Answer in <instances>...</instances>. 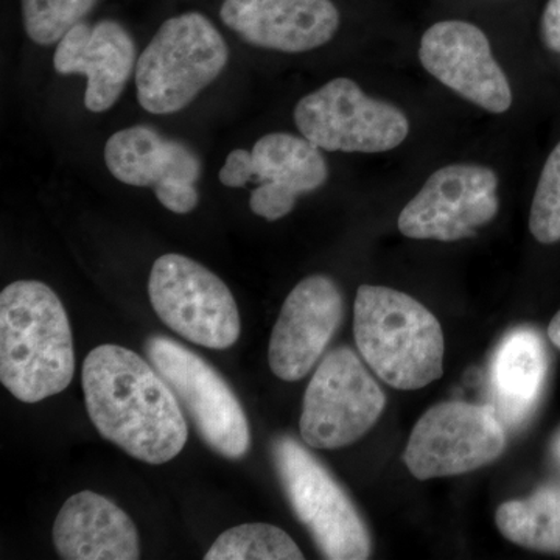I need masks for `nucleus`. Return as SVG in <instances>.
Returning a JSON list of instances; mask_svg holds the SVG:
<instances>
[{"mask_svg": "<svg viewBox=\"0 0 560 560\" xmlns=\"http://www.w3.org/2000/svg\"><path fill=\"white\" fill-rule=\"evenodd\" d=\"M81 383L91 422L106 441L153 466L183 452L189 429L178 397L138 353L117 345L92 349Z\"/></svg>", "mask_w": 560, "mask_h": 560, "instance_id": "1", "label": "nucleus"}, {"mask_svg": "<svg viewBox=\"0 0 560 560\" xmlns=\"http://www.w3.org/2000/svg\"><path fill=\"white\" fill-rule=\"evenodd\" d=\"M75 374L65 305L39 280H18L0 293V382L24 404L62 393Z\"/></svg>", "mask_w": 560, "mask_h": 560, "instance_id": "2", "label": "nucleus"}, {"mask_svg": "<svg viewBox=\"0 0 560 560\" xmlns=\"http://www.w3.org/2000/svg\"><path fill=\"white\" fill-rule=\"evenodd\" d=\"M353 313L357 348L383 382L415 390L441 377L445 345L440 320L410 294L361 285Z\"/></svg>", "mask_w": 560, "mask_h": 560, "instance_id": "3", "label": "nucleus"}, {"mask_svg": "<svg viewBox=\"0 0 560 560\" xmlns=\"http://www.w3.org/2000/svg\"><path fill=\"white\" fill-rule=\"evenodd\" d=\"M230 60L226 40L200 13H186L161 25L136 65L138 101L158 116L189 106L219 79Z\"/></svg>", "mask_w": 560, "mask_h": 560, "instance_id": "4", "label": "nucleus"}, {"mask_svg": "<svg viewBox=\"0 0 560 560\" xmlns=\"http://www.w3.org/2000/svg\"><path fill=\"white\" fill-rule=\"evenodd\" d=\"M149 294L162 323L184 340L224 350L241 337V313L231 290L189 257L164 254L154 261Z\"/></svg>", "mask_w": 560, "mask_h": 560, "instance_id": "5", "label": "nucleus"}, {"mask_svg": "<svg viewBox=\"0 0 560 560\" xmlns=\"http://www.w3.org/2000/svg\"><path fill=\"white\" fill-rule=\"evenodd\" d=\"M272 455L291 508L311 530L324 558H370L371 540L366 526L326 467L300 442L287 436L275 441Z\"/></svg>", "mask_w": 560, "mask_h": 560, "instance_id": "6", "label": "nucleus"}, {"mask_svg": "<svg viewBox=\"0 0 560 560\" xmlns=\"http://www.w3.org/2000/svg\"><path fill=\"white\" fill-rule=\"evenodd\" d=\"M385 394L355 352L337 348L313 374L302 405L301 436L319 451L363 438L385 410Z\"/></svg>", "mask_w": 560, "mask_h": 560, "instance_id": "7", "label": "nucleus"}, {"mask_svg": "<svg viewBox=\"0 0 560 560\" xmlns=\"http://www.w3.org/2000/svg\"><path fill=\"white\" fill-rule=\"evenodd\" d=\"M145 352L189 412L202 441L224 458H243L250 445L248 419L219 372L198 353L162 335L147 340Z\"/></svg>", "mask_w": 560, "mask_h": 560, "instance_id": "8", "label": "nucleus"}, {"mask_svg": "<svg viewBox=\"0 0 560 560\" xmlns=\"http://www.w3.org/2000/svg\"><path fill=\"white\" fill-rule=\"evenodd\" d=\"M294 121L320 150L345 153H383L397 149L410 135L405 113L368 97L355 81L342 77L301 98Z\"/></svg>", "mask_w": 560, "mask_h": 560, "instance_id": "9", "label": "nucleus"}, {"mask_svg": "<svg viewBox=\"0 0 560 560\" xmlns=\"http://www.w3.org/2000/svg\"><path fill=\"white\" fill-rule=\"evenodd\" d=\"M504 447L506 425L492 405L445 401L418 420L404 460L418 480H431L480 469Z\"/></svg>", "mask_w": 560, "mask_h": 560, "instance_id": "10", "label": "nucleus"}, {"mask_svg": "<svg viewBox=\"0 0 560 560\" xmlns=\"http://www.w3.org/2000/svg\"><path fill=\"white\" fill-rule=\"evenodd\" d=\"M499 178L482 165L440 168L399 215L397 226L416 241L458 242L477 234L499 212Z\"/></svg>", "mask_w": 560, "mask_h": 560, "instance_id": "11", "label": "nucleus"}, {"mask_svg": "<svg viewBox=\"0 0 560 560\" xmlns=\"http://www.w3.org/2000/svg\"><path fill=\"white\" fill-rule=\"evenodd\" d=\"M419 60L434 79L474 105L492 114L510 110V81L477 25L464 21L431 25L420 39Z\"/></svg>", "mask_w": 560, "mask_h": 560, "instance_id": "12", "label": "nucleus"}, {"mask_svg": "<svg viewBox=\"0 0 560 560\" xmlns=\"http://www.w3.org/2000/svg\"><path fill=\"white\" fill-rule=\"evenodd\" d=\"M345 312L341 291L326 276L305 278L291 290L276 320L268 363L280 381L298 382L318 363Z\"/></svg>", "mask_w": 560, "mask_h": 560, "instance_id": "13", "label": "nucleus"}, {"mask_svg": "<svg viewBox=\"0 0 560 560\" xmlns=\"http://www.w3.org/2000/svg\"><path fill=\"white\" fill-rule=\"evenodd\" d=\"M220 16L250 46L285 54L318 49L340 27L330 0H224Z\"/></svg>", "mask_w": 560, "mask_h": 560, "instance_id": "14", "label": "nucleus"}, {"mask_svg": "<svg viewBox=\"0 0 560 560\" xmlns=\"http://www.w3.org/2000/svg\"><path fill=\"white\" fill-rule=\"evenodd\" d=\"M136 65V47L130 33L116 21L77 24L58 43L55 70L61 75L83 73L88 79L84 106L103 113L119 101Z\"/></svg>", "mask_w": 560, "mask_h": 560, "instance_id": "15", "label": "nucleus"}, {"mask_svg": "<svg viewBox=\"0 0 560 560\" xmlns=\"http://www.w3.org/2000/svg\"><path fill=\"white\" fill-rule=\"evenodd\" d=\"M250 153L259 183L250 194V210L268 221L289 215L298 197L318 190L329 178L319 147L304 136L271 132Z\"/></svg>", "mask_w": 560, "mask_h": 560, "instance_id": "16", "label": "nucleus"}, {"mask_svg": "<svg viewBox=\"0 0 560 560\" xmlns=\"http://www.w3.org/2000/svg\"><path fill=\"white\" fill-rule=\"evenodd\" d=\"M54 544L66 560H136L139 533L130 515L101 493L83 490L58 512Z\"/></svg>", "mask_w": 560, "mask_h": 560, "instance_id": "17", "label": "nucleus"}, {"mask_svg": "<svg viewBox=\"0 0 560 560\" xmlns=\"http://www.w3.org/2000/svg\"><path fill=\"white\" fill-rule=\"evenodd\" d=\"M547 374V349L536 330L517 329L504 337L490 363L492 407L504 425L517 429L529 419Z\"/></svg>", "mask_w": 560, "mask_h": 560, "instance_id": "18", "label": "nucleus"}, {"mask_svg": "<svg viewBox=\"0 0 560 560\" xmlns=\"http://www.w3.org/2000/svg\"><path fill=\"white\" fill-rule=\"evenodd\" d=\"M105 162L114 178L135 187H154L162 180L195 184L201 175L194 151L149 127L125 128L110 136Z\"/></svg>", "mask_w": 560, "mask_h": 560, "instance_id": "19", "label": "nucleus"}, {"mask_svg": "<svg viewBox=\"0 0 560 560\" xmlns=\"http://www.w3.org/2000/svg\"><path fill=\"white\" fill-rule=\"evenodd\" d=\"M495 521L501 534L521 547L560 552V486H544L528 499L501 504Z\"/></svg>", "mask_w": 560, "mask_h": 560, "instance_id": "20", "label": "nucleus"}, {"mask_svg": "<svg viewBox=\"0 0 560 560\" xmlns=\"http://www.w3.org/2000/svg\"><path fill=\"white\" fill-rule=\"evenodd\" d=\"M206 560H301V548L285 530L267 523H248L224 530Z\"/></svg>", "mask_w": 560, "mask_h": 560, "instance_id": "21", "label": "nucleus"}, {"mask_svg": "<svg viewBox=\"0 0 560 560\" xmlns=\"http://www.w3.org/2000/svg\"><path fill=\"white\" fill-rule=\"evenodd\" d=\"M97 0H22L25 32L38 46L60 43L80 24Z\"/></svg>", "mask_w": 560, "mask_h": 560, "instance_id": "22", "label": "nucleus"}, {"mask_svg": "<svg viewBox=\"0 0 560 560\" xmlns=\"http://www.w3.org/2000/svg\"><path fill=\"white\" fill-rule=\"evenodd\" d=\"M529 231L537 242H560V142L551 151L534 194Z\"/></svg>", "mask_w": 560, "mask_h": 560, "instance_id": "23", "label": "nucleus"}, {"mask_svg": "<svg viewBox=\"0 0 560 560\" xmlns=\"http://www.w3.org/2000/svg\"><path fill=\"white\" fill-rule=\"evenodd\" d=\"M154 194L164 208L179 215L191 212L200 200L195 184L184 183V180H162L154 186Z\"/></svg>", "mask_w": 560, "mask_h": 560, "instance_id": "24", "label": "nucleus"}, {"mask_svg": "<svg viewBox=\"0 0 560 560\" xmlns=\"http://www.w3.org/2000/svg\"><path fill=\"white\" fill-rule=\"evenodd\" d=\"M219 179L223 186L234 187V189L246 186L250 180H256L253 153L246 150L231 151L221 167Z\"/></svg>", "mask_w": 560, "mask_h": 560, "instance_id": "25", "label": "nucleus"}, {"mask_svg": "<svg viewBox=\"0 0 560 560\" xmlns=\"http://www.w3.org/2000/svg\"><path fill=\"white\" fill-rule=\"evenodd\" d=\"M540 36L547 49L560 54V0H550L540 22Z\"/></svg>", "mask_w": 560, "mask_h": 560, "instance_id": "26", "label": "nucleus"}, {"mask_svg": "<svg viewBox=\"0 0 560 560\" xmlns=\"http://www.w3.org/2000/svg\"><path fill=\"white\" fill-rule=\"evenodd\" d=\"M548 338L556 348L560 349V311L558 315L552 318L550 327H548Z\"/></svg>", "mask_w": 560, "mask_h": 560, "instance_id": "27", "label": "nucleus"}, {"mask_svg": "<svg viewBox=\"0 0 560 560\" xmlns=\"http://www.w3.org/2000/svg\"><path fill=\"white\" fill-rule=\"evenodd\" d=\"M551 455L560 469V429L558 430V433H556L555 440L551 442Z\"/></svg>", "mask_w": 560, "mask_h": 560, "instance_id": "28", "label": "nucleus"}]
</instances>
